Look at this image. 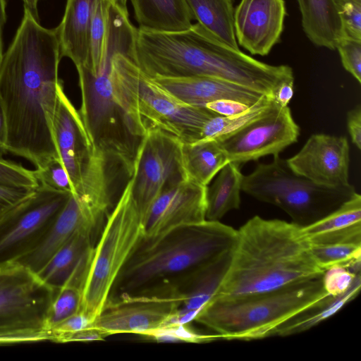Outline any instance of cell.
I'll return each mask as SVG.
<instances>
[{
    "label": "cell",
    "mask_w": 361,
    "mask_h": 361,
    "mask_svg": "<svg viewBox=\"0 0 361 361\" xmlns=\"http://www.w3.org/2000/svg\"><path fill=\"white\" fill-rule=\"evenodd\" d=\"M61 58L55 28L42 27L24 9L0 65V98L8 124L7 152L27 159L35 169L59 159L52 124Z\"/></svg>",
    "instance_id": "cell-1"
},
{
    "label": "cell",
    "mask_w": 361,
    "mask_h": 361,
    "mask_svg": "<svg viewBox=\"0 0 361 361\" xmlns=\"http://www.w3.org/2000/svg\"><path fill=\"white\" fill-rule=\"evenodd\" d=\"M361 287V274L355 278L350 288L338 296L329 295L314 305L288 319L270 334V336H287L305 331L327 319L341 310L358 295Z\"/></svg>",
    "instance_id": "cell-27"
},
{
    "label": "cell",
    "mask_w": 361,
    "mask_h": 361,
    "mask_svg": "<svg viewBox=\"0 0 361 361\" xmlns=\"http://www.w3.org/2000/svg\"><path fill=\"white\" fill-rule=\"evenodd\" d=\"M23 2L24 9L30 12L33 18L39 22V16L38 14L37 6L40 0H22Z\"/></svg>",
    "instance_id": "cell-47"
},
{
    "label": "cell",
    "mask_w": 361,
    "mask_h": 361,
    "mask_svg": "<svg viewBox=\"0 0 361 361\" xmlns=\"http://www.w3.org/2000/svg\"><path fill=\"white\" fill-rule=\"evenodd\" d=\"M233 248L183 276L155 296L178 304V312L171 323L189 324L194 321L201 310L214 298L228 269Z\"/></svg>",
    "instance_id": "cell-16"
},
{
    "label": "cell",
    "mask_w": 361,
    "mask_h": 361,
    "mask_svg": "<svg viewBox=\"0 0 361 361\" xmlns=\"http://www.w3.org/2000/svg\"><path fill=\"white\" fill-rule=\"evenodd\" d=\"M27 342H35V341L25 336L17 335H0V345H8Z\"/></svg>",
    "instance_id": "cell-45"
},
{
    "label": "cell",
    "mask_w": 361,
    "mask_h": 361,
    "mask_svg": "<svg viewBox=\"0 0 361 361\" xmlns=\"http://www.w3.org/2000/svg\"><path fill=\"white\" fill-rule=\"evenodd\" d=\"M34 190L12 188L0 184V218L19 202L29 197Z\"/></svg>",
    "instance_id": "cell-39"
},
{
    "label": "cell",
    "mask_w": 361,
    "mask_h": 361,
    "mask_svg": "<svg viewBox=\"0 0 361 361\" xmlns=\"http://www.w3.org/2000/svg\"><path fill=\"white\" fill-rule=\"evenodd\" d=\"M137 28L130 23L127 8L110 0L107 8L101 63L111 65L116 54L135 63Z\"/></svg>",
    "instance_id": "cell-26"
},
{
    "label": "cell",
    "mask_w": 361,
    "mask_h": 361,
    "mask_svg": "<svg viewBox=\"0 0 361 361\" xmlns=\"http://www.w3.org/2000/svg\"><path fill=\"white\" fill-rule=\"evenodd\" d=\"M193 17L203 27L235 49L233 0H186Z\"/></svg>",
    "instance_id": "cell-29"
},
{
    "label": "cell",
    "mask_w": 361,
    "mask_h": 361,
    "mask_svg": "<svg viewBox=\"0 0 361 361\" xmlns=\"http://www.w3.org/2000/svg\"><path fill=\"white\" fill-rule=\"evenodd\" d=\"M33 172L39 185L73 193L74 190L69 176L60 159H51L44 166L35 169Z\"/></svg>",
    "instance_id": "cell-34"
},
{
    "label": "cell",
    "mask_w": 361,
    "mask_h": 361,
    "mask_svg": "<svg viewBox=\"0 0 361 361\" xmlns=\"http://www.w3.org/2000/svg\"><path fill=\"white\" fill-rule=\"evenodd\" d=\"M275 104L269 97L264 95L257 102L240 114L230 116H214L204 125L200 140H219L226 137L263 116Z\"/></svg>",
    "instance_id": "cell-30"
},
{
    "label": "cell",
    "mask_w": 361,
    "mask_h": 361,
    "mask_svg": "<svg viewBox=\"0 0 361 361\" xmlns=\"http://www.w3.org/2000/svg\"><path fill=\"white\" fill-rule=\"evenodd\" d=\"M110 77L115 99L139 140L147 130L158 129L183 143L194 142L202 138L206 123L219 115L178 100L121 54L112 59Z\"/></svg>",
    "instance_id": "cell-4"
},
{
    "label": "cell",
    "mask_w": 361,
    "mask_h": 361,
    "mask_svg": "<svg viewBox=\"0 0 361 361\" xmlns=\"http://www.w3.org/2000/svg\"><path fill=\"white\" fill-rule=\"evenodd\" d=\"M152 78L178 100L195 106L205 107L209 102L223 99L235 100L251 106L265 95L212 77Z\"/></svg>",
    "instance_id": "cell-18"
},
{
    "label": "cell",
    "mask_w": 361,
    "mask_h": 361,
    "mask_svg": "<svg viewBox=\"0 0 361 361\" xmlns=\"http://www.w3.org/2000/svg\"><path fill=\"white\" fill-rule=\"evenodd\" d=\"M303 31L315 46L336 49L345 36L333 0H297Z\"/></svg>",
    "instance_id": "cell-22"
},
{
    "label": "cell",
    "mask_w": 361,
    "mask_h": 361,
    "mask_svg": "<svg viewBox=\"0 0 361 361\" xmlns=\"http://www.w3.org/2000/svg\"><path fill=\"white\" fill-rule=\"evenodd\" d=\"M140 27L157 32H178L192 25L186 0H130Z\"/></svg>",
    "instance_id": "cell-23"
},
{
    "label": "cell",
    "mask_w": 361,
    "mask_h": 361,
    "mask_svg": "<svg viewBox=\"0 0 361 361\" xmlns=\"http://www.w3.org/2000/svg\"><path fill=\"white\" fill-rule=\"evenodd\" d=\"M110 0H95L90 25V56L83 66L98 71L101 64L103 41L106 30L107 8Z\"/></svg>",
    "instance_id": "cell-32"
},
{
    "label": "cell",
    "mask_w": 361,
    "mask_h": 361,
    "mask_svg": "<svg viewBox=\"0 0 361 361\" xmlns=\"http://www.w3.org/2000/svg\"><path fill=\"white\" fill-rule=\"evenodd\" d=\"M294 79L279 83L271 92V99L279 106H287L293 94Z\"/></svg>",
    "instance_id": "cell-43"
},
{
    "label": "cell",
    "mask_w": 361,
    "mask_h": 361,
    "mask_svg": "<svg viewBox=\"0 0 361 361\" xmlns=\"http://www.w3.org/2000/svg\"><path fill=\"white\" fill-rule=\"evenodd\" d=\"M181 153L187 178L204 186L229 162L220 143L214 139L182 143Z\"/></svg>",
    "instance_id": "cell-25"
},
{
    "label": "cell",
    "mask_w": 361,
    "mask_h": 361,
    "mask_svg": "<svg viewBox=\"0 0 361 361\" xmlns=\"http://www.w3.org/2000/svg\"><path fill=\"white\" fill-rule=\"evenodd\" d=\"M336 49L343 68L361 83V39L344 36L338 42Z\"/></svg>",
    "instance_id": "cell-37"
},
{
    "label": "cell",
    "mask_w": 361,
    "mask_h": 361,
    "mask_svg": "<svg viewBox=\"0 0 361 361\" xmlns=\"http://www.w3.org/2000/svg\"><path fill=\"white\" fill-rule=\"evenodd\" d=\"M347 128L353 143L361 149V107L357 105L347 113Z\"/></svg>",
    "instance_id": "cell-41"
},
{
    "label": "cell",
    "mask_w": 361,
    "mask_h": 361,
    "mask_svg": "<svg viewBox=\"0 0 361 361\" xmlns=\"http://www.w3.org/2000/svg\"><path fill=\"white\" fill-rule=\"evenodd\" d=\"M118 4L123 8H127L128 0H114Z\"/></svg>",
    "instance_id": "cell-48"
},
{
    "label": "cell",
    "mask_w": 361,
    "mask_h": 361,
    "mask_svg": "<svg viewBox=\"0 0 361 361\" xmlns=\"http://www.w3.org/2000/svg\"><path fill=\"white\" fill-rule=\"evenodd\" d=\"M310 246L315 261L324 271L342 267L355 273L360 272L361 243L310 244Z\"/></svg>",
    "instance_id": "cell-31"
},
{
    "label": "cell",
    "mask_w": 361,
    "mask_h": 361,
    "mask_svg": "<svg viewBox=\"0 0 361 361\" xmlns=\"http://www.w3.org/2000/svg\"><path fill=\"white\" fill-rule=\"evenodd\" d=\"M52 131L58 156L69 176L74 193L81 181L92 145L78 110L65 93L62 81L58 87Z\"/></svg>",
    "instance_id": "cell-17"
},
{
    "label": "cell",
    "mask_w": 361,
    "mask_h": 361,
    "mask_svg": "<svg viewBox=\"0 0 361 361\" xmlns=\"http://www.w3.org/2000/svg\"><path fill=\"white\" fill-rule=\"evenodd\" d=\"M205 107L220 116H230L240 114L250 106L235 100L223 99L209 102Z\"/></svg>",
    "instance_id": "cell-40"
},
{
    "label": "cell",
    "mask_w": 361,
    "mask_h": 361,
    "mask_svg": "<svg viewBox=\"0 0 361 361\" xmlns=\"http://www.w3.org/2000/svg\"><path fill=\"white\" fill-rule=\"evenodd\" d=\"M324 272L301 227L255 216L237 230L231 262L214 298L272 291Z\"/></svg>",
    "instance_id": "cell-2"
},
{
    "label": "cell",
    "mask_w": 361,
    "mask_h": 361,
    "mask_svg": "<svg viewBox=\"0 0 361 361\" xmlns=\"http://www.w3.org/2000/svg\"><path fill=\"white\" fill-rule=\"evenodd\" d=\"M97 228L79 200L71 194L67 202L36 247L16 263L37 274L80 229Z\"/></svg>",
    "instance_id": "cell-19"
},
{
    "label": "cell",
    "mask_w": 361,
    "mask_h": 361,
    "mask_svg": "<svg viewBox=\"0 0 361 361\" xmlns=\"http://www.w3.org/2000/svg\"><path fill=\"white\" fill-rule=\"evenodd\" d=\"M95 0H67L61 22L55 28L61 57L75 66L85 65L90 56V33Z\"/></svg>",
    "instance_id": "cell-20"
},
{
    "label": "cell",
    "mask_w": 361,
    "mask_h": 361,
    "mask_svg": "<svg viewBox=\"0 0 361 361\" xmlns=\"http://www.w3.org/2000/svg\"><path fill=\"white\" fill-rule=\"evenodd\" d=\"M300 127L290 109L276 104L263 116L226 137L216 140L229 161L238 164L267 155H276L295 143Z\"/></svg>",
    "instance_id": "cell-11"
},
{
    "label": "cell",
    "mask_w": 361,
    "mask_h": 361,
    "mask_svg": "<svg viewBox=\"0 0 361 361\" xmlns=\"http://www.w3.org/2000/svg\"><path fill=\"white\" fill-rule=\"evenodd\" d=\"M143 336L157 342H186L192 343H210L221 338L218 334H200L189 324H166L157 329L146 333Z\"/></svg>",
    "instance_id": "cell-33"
},
{
    "label": "cell",
    "mask_w": 361,
    "mask_h": 361,
    "mask_svg": "<svg viewBox=\"0 0 361 361\" xmlns=\"http://www.w3.org/2000/svg\"><path fill=\"white\" fill-rule=\"evenodd\" d=\"M0 184L30 190H35L39 186L32 170L2 157H0Z\"/></svg>",
    "instance_id": "cell-35"
},
{
    "label": "cell",
    "mask_w": 361,
    "mask_h": 361,
    "mask_svg": "<svg viewBox=\"0 0 361 361\" xmlns=\"http://www.w3.org/2000/svg\"><path fill=\"white\" fill-rule=\"evenodd\" d=\"M345 36L361 39V0H333Z\"/></svg>",
    "instance_id": "cell-36"
},
{
    "label": "cell",
    "mask_w": 361,
    "mask_h": 361,
    "mask_svg": "<svg viewBox=\"0 0 361 361\" xmlns=\"http://www.w3.org/2000/svg\"><path fill=\"white\" fill-rule=\"evenodd\" d=\"M286 16L285 0H240L233 16L238 44L251 54L267 55L280 40Z\"/></svg>",
    "instance_id": "cell-15"
},
{
    "label": "cell",
    "mask_w": 361,
    "mask_h": 361,
    "mask_svg": "<svg viewBox=\"0 0 361 361\" xmlns=\"http://www.w3.org/2000/svg\"><path fill=\"white\" fill-rule=\"evenodd\" d=\"M6 0H0V65L1 63L3 52V30L6 22Z\"/></svg>",
    "instance_id": "cell-46"
},
{
    "label": "cell",
    "mask_w": 361,
    "mask_h": 361,
    "mask_svg": "<svg viewBox=\"0 0 361 361\" xmlns=\"http://www.w3.org/2000/svg\"><path fill=\"white\" fill-rule=\"evenodd\" d=\"M71 194L39 185L0 218V267L16 263L36 247Z\"/></svg>",
    "instance_id": "cell-10"
},
{
    "label": "cell",
    "mask_w": 361,
    "mask_h": 361,
    "mask_svg": "<svg viewBox=\"0 0 361 361\" xmlns=\"http://www.w3.org/2000/svg\"><path fill=\"white\" fill-rule=\"evenodd\" d=\"M8 124L4 109L0 98V157L7 154Z\"/></svg>",
    "instance_id": "cell-44"
},
{
    "label": "cell",
    "mask_w": 361,
    "mask_h": 361,
    "mask_svg": "<svg viewBox=\"0 0 361 361\" xmlns=\"http://www.w3.org/2000/svg\"><path fill=\"white\" fill-rule=\"evenodd\" d=\"M286 162L295 173L316 184L334 188L350 185L349 145L345 137L314 134Z\"/></svg>",
    "instance_id": "cell-13"
},
{
    "label": "cell",
    "mask_w": 361,
    "mask_h": 361,
    "mask_svg": "<svg viewBox=\"0 0 361 361\" xmlns=\"http://www.w3.org/2000/svg\"><path fill=\"white\" fill-rule=\"evenodd\" d=\"M93 234L90 228L78 230L37 274L39 279L56 291L60 289L82 259L92 250Z\"/></svg>",
    "instance_id": "cell-24"
},
{
    "label": "cell",
    "mask_w": 361,
    "mask_h": 361,
    "mask_svg": "<svg viewBox=\"0 0 361 361\" xmlns=\"http://www.w3.org/2000/svg\"><path fill=\"white\" fill-rule=\"evenodd\" d=\"M207 186L183 179L156 198L143 222V237L154 238L173 228L204 221Z\"/></svg>",
    "instance_id": "cell-12"
},
{
    "label": "cell",
    "mask_w": 361,
    "mask_h": 361,
    "mask_svg": "<svg viewBox=\"0 0 361 361\" xmlns=\"http://www.w3.org/2000/svg\"><path fill=\"white\" fill-rule=\"evenodd\" d=\"M311 245L361 243V196L357 192L321 220L302 228Z\"/></svg>",
    "instance_id": "cell-21"
},
{
    "label": "cell",
    "mask_w": 361,
    "mask_h": 361,
    "mask_svg": "<svg viewBox=\"0 0 361 361\" xmlns=\"http://www.w3.org/2000/svg\"><path fill=\"white\" fill-rule=\"evenodd\" d=\"M236 238L237 230L209 220L154 238L142 237L115 281L107 301L153 297L232 250Z\"/></svg>",
    "instance_id": "cell-3"
},
{
    "label": "cell",
    "mask_w": 361,
    "mask_h": 361,
    "mask_svg": "<svg viewBox=\"0 0 361 361\" xmlns=\"http://www.w3.org/2000/svg\"><path fill=\"white\" fill-rule=\"evenodd\" d=\"M329 295L320 277L266 293L214 298L194 321L223 340L262 339Z\"/></svg>",
    "instance_id": "cell-5"
},
{
    "label": "cell",
    "mask_w": 361,
    "mask_h": 361,
    "mask_svg": "<svg viewBox=\"0 0 361 361\" xmlns=\"http://www.w3.org/2000/svg\"><path fill=\"white\" fill-rule=\"evenodd\" d=\"M241 190L281 208L301 228L330 214L356 192L350 184L337 188L316 184L295 173L279 154L271 163L258 164L251 173L243 175Z\"/></svg>",
    "instance_id": "cell-6"
},
{
    "label": "cell",
    "mask_w": 361,
    "mask_h": 361,
    "mask_svg": "<svg viewBox=\"0 0 361 361\" xmlns=\"http://www.w3.org/2000/svg\"><path fill=\"white\" fill-rule=\"evenodd\" d=\"M109 336L105 332L95 327H87L62 337L59 343L72 341H102Z\"/></svg>",
    "instance_id": "cell-42"
},
{
    "label": "cell",
    "mask_w": 361,
    "mask_h": 361,
    "mask_svg": "<svg viewBox=\"0 0 361 361\" xmlns=\"http://www.w3.org/2000/svg\"><path fill=\"white\" fill-rule=\"evenodd\" d=\"M143 235L128 178L93 248L81 308L92 322L104 307L115 281Z\"/></svg>",
    "instance_id": "cell-7"
},
{
    "label": "cell",
    "mask_w": 361,
    "mask_h": 361,
    "mask_svg": "<svg viewBox=\"0 0 361 361\" xmlns=\"http://www.w3.org/2000/svg\"><path fill=\"white\" fill-rule=\"evenodd\" d=\"M178 310L176 302L152 297H137L106 302L90 326L108 336L146 333L169 324Z\"/></svg>",
    "instance_id": "cell-14"
},
{
    "label": "cell",
    "mask_w": 361,
    "mask_h": 361,
    "mask_svg": "<svg viewBox=\"0 0 361 361\" xmlns=\"http://www.w3.org/2000/svg\"><path fill=\"white\" fill-rule=\"evenodd\" d=\"M182 143L176 137L158 129L147 130L140 141L129 178L142 226L160 193L187 179L182 161Z\"/></svg>",
    "instance_id": "cell-9"
},
{
    "label": "cell",
    "mask_w": 361,
    "mask_h": 361,
    "mask_svg": "<svg viewBox=\"0 0 361 361\" xmlns=\"http://www.w3.org/2000/svg\"><path fill=\"white\" fill-rule=\"evenodd\" d=\"M360 272L355 273L348 268L336 267L324 271L322 284L326 292L331 296H338L345 293L353 283Z\"/></svg>",
    "instance_id": "cell-38"
},
{
    "label": "cell",
    "mask_w": 361,
    "mask_h": 361,
    "mask_svg": "<svg viewBox=\"0 0 361 361\" xmlns=\"http://www.w3.org/2000/svg\"><path fill=\"white\" fill-rule=\"evenodd\" d=\"M240 164L229 161L207 187L206 219L219 221L226 213L240 207L243 175Z\"/></svg>",
    "instance_id": "cell-28"
},
{
    "label": "cell",
    "mask_w": 361,
    "mask_h": 361,
    "mask_svg": "<svg viewBox=\"0 0 361 361\" xmlns=\"http://www.w3.org/2000/svg\"><path fill=\"white\" fill-rule=\"evenodd\" d=\"M56 292L18 264L0 267V335L50 341L46 319Z\"/></svg>",
    "instance_id": "cell-8"
}]
</instances>
